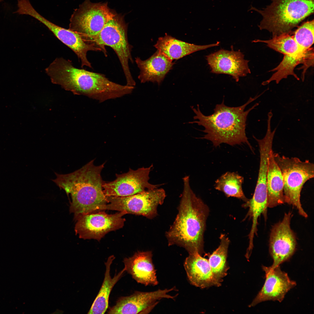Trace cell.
<instances>
[{
    "mask_svg": "<svg viewBox=\"0 0 314 314\" xmlns=\"http://www.w3.org/2000/svg\"><path fill=\"white\" fill-rule=\"evenodd\" d=\"M183 188L178 213L165 234L169 246L176 245L189 254L204 252V235L209 209L190 186L189 177L183 179Z\"/></svg>",
    "mask_w": 314,
    "mask_h": 314,
    "instance_id": "6da1fadb",
    "label": "cell"
},
{
    "mask_svg": "<svg viewBox=\"0 0 314 314\" xmlns=\"http://www.w3.org/2000/svg\"><path fill=\"white\" fill-rule=\"evenodd\" d=\"M264 92L250 97L245 104L240 106L231 107L226 106L224 100L221 104H217L212 115L206 116L201 111L199 104L197 109L191 108L196 115L194 119L197 120L188 122L196 123L203 126L202 131L205 133L202 138L212 142L215 147L223 143L231 146L247 144L253 151V149L246 135L245 129L247 117L249 113L258 106L256 103L247 110L246 107L262 95Z\"/></svg>",
    "mask_w": 314,
    "mask_h": 314,
    "instance_id": "7a4b0ae2",
    "label": "cell"
},
{
    "mask_svg": "<svg viewBox=\"0 0 314 314\" xmlns=\"http://www.w3.org/2000/svg\"><path fill=\"white\" fill-rule=\"evenodd\" d=\"M94 159L76 171L67 174L55 173L56 177L52 180L68 195L72 201L70 207L75 219L95 212L104 210L108 203L102 187L104 181L101 176L104 163L99 166Z\"/></svg>",
    "mask_w": 314,
    "mask_h": 314,
    "instance_id": "3957f363",
    "label": "cell"
},
{
    "mask_svg": "<svg viewBox=\"0 0 314 314\" xmlns=\"http://www.w3.org/2000/svg\"><path fill=\"white\" fill-rule=\"evenodd\" d=\"M262 10L251 6L262 16L258 26L272 33L273 36L289 33L307 17L314 13V0H270Z\"/></svg>",
    "mask_w": 314,
    "mask_h": 314,
    "instance_id": "277c9868",
    "label": "cell"
},
{
    "mask_svg": "<svg viewBox=\"0 0 314 314\" xmlns=\"http://www.w3.org/2000/svg\"><path fill=\"white\" fill-rule=\"evenodd\" d=\"M273 156L283 177L285 203L292 205L301 215L307 217L301 204V193L305 183L314 178L313 163L308 160L302 161L298 158H289L277 153H273Z\"/></svg>",
    "mask_w": 314,
    "mask_h": 314,
    "instance_id": "5b68a950",
    "label": "cell"
},
{
    "mask_svg": "<svg viewBox=\"0 0 314 314\" xmlns=\"http://www.w3.org/2000/svg\"><path fill=\"white\" fill-rule=\"evenodd\" d=\"M87 43H94L101 48L106 56L107 55L105 46L111 47L119 59L126 80V85L133 86L135 85L129 66V62L133 63L131 53L133 46L128 41L127 26L123 16L116 14L106 23L97 35Z\"/></svg>",
    "mask_w": 314,
    "mask_h": 314,
    "instance_id": "8992f818",
    "label": "cell"
},
{
    "mask_svg": "<svg viewBox=\"0 0 314 314\" xmlns=\"http://www.w3.org/2000/svg\"><path fill=\"white\" fill-rule=\"evenodd\" d=\"M116 15L108 8L107 3H93L90 0H85L73 11L69 28L87 43Z\"/></svg>",
    "mask_w": 314,
    "mask_h": 314,
    "instance_id": "52a82bcc",
    "label": "cell"
},
{
    "mask_svg": "<svg viewBox=\"0 0 314 314\" xmlns=\"http://www.w3.org/2000/svg\"><path fill=\"white\" fill-rule=\"evenodd\" d=\"M166 196L164 189L157 188L127 196H106L108 203L105 210L125 211L152 219L158 215L157 207L163 204Z\"/></svg>",
    "mask_w": 314,
    "mask_h": 314,
    "instance_id": "ba28073f",
    "label": "cell"
},
{
    "mask_svg": "<svg viewBox=\"0 0 314 314\" xmlns=\"http://www.w3.org/2000/svg\"><path fill=\"white\" fill-rule=\"evenodd\" d=\"M19 12L21 15L30 16L46 26L56 37L75 53L81 61L82 68L85 66L92 68L91 63L87 57L88 51L103 52L102 49L94 43L85 42L76 33L69 28L66 29L55 24L44 17L35 10L29 1H25L21 4Z\"/></svg>",
    "mask_w": 314,
    "mask_h": 314,
    "instance_id": "9c48e42d",
    "label": "cell"
},
{
    "mask_svg": "<svg viewBox=\"0 0 314 314\" xmlns=\"http://www.w3.org/2000/svg\"><path fill=\"white\" fill-rule=\"evenodd\" d=\"M128 214L125 211L108 214L104 212L93 213L78 218L75 227L76 235L84 239L99 240L108 233L122 228Z\"/></svg>",
    "mask_w": 314,
    "mask_h": 314,
    "instance_id": "30bf717a",
    "label": "cell"
},
{
    "mask_svg": "<svg viewBox=\"0 0 314 314\" xmlns=\"http://www.w3.org/2000/svg\"><path fill=\"white\" fill-rule=\"evenodd\" d=\"M152 167V165L135 170L130 168L127 173L116 174V179L113 181L104 182V194L108 196L125 197L158 188L160 185H154L149 182Z\"/></svg>",
    "mask_w": 314,
    "mask_h": 314,
    "instance_id": "8fae6325",
    "label": "cell"
},
{
    "mask_svg": "<svg viewBox=\"0 0 314 314\" xmlns=\"http://www.w3.org/2000/svg\"><path fill=\"white\" fill-rule=\"evenodd\" d=\"M292 216L291 212L285 213L282 220L274 225L271 230L269 251L273 260L270 266L272 268L288 261L295 251L296 237L290 226Z\"/></svg>",
    "mask_w": 314,
    "mask_h": 314,
    "instance_id": "7c38bea8",
    "label": "cell"
},
{
    "mask_svg": "<svg viewBox=\"0 0 314 314\" xmlns=\"http://www.w3.org/2000/svg\"><path fill=\"white\" fill-rule=\"evenodd\" d=\"M170 289L150 292L136 291L132 295L120 297L115 304L110 307L108 313L148 314L163 298L172 299Z\"/></svg>",
    "mask_w": 314,
    "mask_h": 314,
    "instance_id": "4fadbf2b",
    "label": "cell"
},
{
    "mask_svg": "<svg viewBox=\"0 0 314 314\" xmlns=\"http://www.w3.org/2000/svg\"><path fill=\"white\" fill-rule=\"evenodd\" d=\"M211 72L216 74H224L231 76L236 81L244 77L251 71L249 60L244 59V55L240 51L222 49L206 56Z\"/></svg>",
    "mask_w": 314,
    "mask_h": 314,
    "instance_id": "5bb4252c",
    "label": "cell"
},
{
    "mask_svg": "<svg viewBox=\"0 0 314 314\" xmlns=\"http://www.w3.org/2000/svg\"><path fill=\"white\" fill-rule=\"evenodd\" d=\"M262 268L265 273V280L249 307L267 301L281 302L287 293L296 285V282L291 280L287 274L281 270L280 266L272 268L270 266H263Z\"/></svg>",
    "mask_w": 314,
    "mask_h": 314,
    "instance_id": "9a60e30c",
    "label": "cell"
},
{
    "mask_svg": "<svg viewBox=\"0 0 314 314\" xmlns=\"http://www.w3.org/2000/svg\"><path fill=\"white\" fill-rule=\"evenodd\" d=\"M152 256L151 251H138L123 261L126 271L138 283L145 286L158 284Z\"/></svg>",
    "mask_w": 314,
    "mask_h": 314,
    "instance_id": "2e32d148",
    "label": "cell"
},
{
    "mask_svg": "<svg viewBox=\"0 0 314 314\" xmlns=\"http://www.w3.org/2000/svg\"><path fill=\"white\" fill-rule=\"evenodd\" d=\"M157 50L147 59L142 60L135 58V62L140 70L138 78L141 83L150 81L159 85L166 74L172 69L174 63Z\"/></svg>",
    "mask_w": 314,
    "mask_h": 314,
    "instance_id": "e0dca14e",
    "label": "cell"
},
{
    "mask_svg": "<svg viewBox=\"0 0 314 314\" xmlns=\"http://www.w3.org/2000/svg\"><path fill=\"white\" fill-rule=\"evenodd\" d=\"M184 266L191 284L201 288L217 286L208 261L198 254H189Z\"/></svg>",
    "mask_w": 314,
    "mask_h": 314,
    "instance_id": "ac0fdd59",
    "label": "cell"
},
{
    "mask_svg": "<svg viewBox=\"0 0 314 314\" xmlns=\"http://www.w3.org/2000/svg\"><path fill=\"white\" fill-rule=\"evenodd\" d=\"M220 43L206 45H197L179 40L165 33L158 38L154 45L157 50L172 61L183 57L194 52L218 46Z\"/></svg>",
    "mask_w": 314,
    "mask_h": 314,
    "instance_id": "d6986e66",
    "label": "cell"
},
{
    "mask_svg": "<svg viewBox=\"0 0 314 314\" xmlns=\"http://www.w3.org/2000/svg\"><path fill=\"white\" fill-rule=\"evenodd\" d=\"M272 149L268 159L267 176L268 207L284 204L283 181L281 170L275 162Z\"/></svg>",
    "mask_w": 314,
    "mask_h": 314,
    "instance_id": "ffe728a7",
    "label": "cell"
},
{
    "mask_svg": "<svg viewBox=\"0 0 314 314\" xmlns=\"http://www.w3.org/2000/svg\"><path fill=\"white\" fill-rule=\"evenodd\" d=\"M115 258L114 256H111L105 263L106 269L103 283L88 314H103L108 308L109 296L112 289L126 271L124 267L113 278L111 277L110 266Z\"/></svg>",
    "mask_w": 314,
    "mask_h": 314,
    "instance_id": "44dd1931",
    "label": "cell"
},
{
    "mask_svg": "<svg viewBox=\"0 0 314 314\" xmlns=\"http://www.w3.org/2000/svg\"><path fill=\"white\" fill-rule=\"evenodd\" d=\"M220 238V241L218 247L211 254L208 255L217 286H221L229 268L227 258L230 240L224 234H221Z\"/></svg>",
    "mask_w": 314,
    "mask_h": 314,
    "instance_id": "7402d4cb",
    "label": "cell"
},
{
    "mask_svg": "<svg viewBox=\"0 0 314 314\" xmlns=\"http://www.w3.org/2000/svg\"><path fill=\"white\" fill-rule=\"evenodd\" d=\"M313 55L306 56H288L284 55L283 58L279 65L270 71H276L268 80L262 83L265 85L272 81H275L278 84L283 78H286L289 75L293 76L297 80L299 79L294 73L295 67L301 63L307 64V62L311 61L313 58Z\"/></svg>",
    "mask_w": 314,
    "mask_h": 314,
    "instance_id": "603a6c76",
    "label": "cell"
},
{
    "mask_svg": "<svg viewBox=\"0 0 314 314\" xmlns=\"http://www.w3.org/2000/svg\"><path fill=\"white\" fill-rule=\"evenodd\" d=\"M244 178L237 173L227 172L215 182V188L222 192L227 197H233L245 202L249 200L245 196L242 189Z\"/></svg>",
    "mask_w": 314,
    "mask_h": 314,
    "instance_id": "cb8c5ba5",
    "label": "cell"
},
{
    "mask_svg": "<svg viewBox=\"0 0 314 314\" xmlns=\"http://www.w3.org/2000/svg\"><path fill=\"white\" fill-rule=\"evenodd\" d=\"M289 33L274 36L269 40H257L254 42L264 43L269 48L284 55L303 56L307 54L309 49L304 51L301 49Z\"/></svg>",
    "mask_w": 314,
    "mask_h": 314,
    "instance_id": "d4e9b609",
    "label": "cell"
},
{
    "mask_svg": "<svg viewBox=\"0 0 314 314\" xmlns=\"http://www.w3.org/2000/svg\"><path fill=\"white\" fill-rule=\"evenodd\" d=\"M314 19L303 23L294 33L293 38L300 48L307 51L314 43Z\"/></svg>",
    "mask_w": 314,
    "mask_h": 314,
    "instance_id": "484cf974",
    "label": "cell"
},
{
    "mask_svg": "<svg viewBox=\"0 0 314 314\" xmlns=\"http://www.w3.org/2000/svg\"><path fill=\"white\" fill-rule=\"evenodd\" d=\"M3 0H0V2H1L3 1Z\"/></svg>",
    "mask_w": 314,
    "mask_h": 314,
    "instance_id": "4316f807",
    "label": "cell"
}]
</instances>
